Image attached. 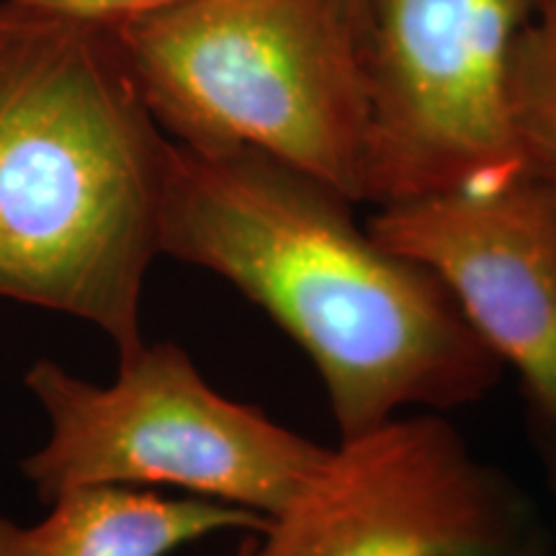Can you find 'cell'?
Wrapping results in <instances>:
<instances>
[{
	"label": "cell",
	"mask_w": 556,
	"mask_h": 556,
	"mask_svg": "<svg viewBox=\"0 0 556 556\" xmlns=\"http://www.w3.org/2000/svg\"><path fill=\"white\" fill-rule=\"evenodd\" d=\"M353 206L258 152L170 139L160 255L225 278L302 348L338 441L413 407L471 405L505 371L441 278L381 245Z\"/></svg>",
	"instance_id": "cell-1"
},
{
	"label": "cell",
	"mask_w": 556,
	"mask_h": 556,
	"mask_svg": "<svg viewBox=\"0 0 556 556\" xmlns=\"http://www.w3.org/2000/svg\"><path fill=\"white\" fill-rule=\"evenodd\" d=\"M168 160L114 29L0 0V299L139 351Z\"/></svg>",
	"instance_id": "cell-2"
},
{
	"label": "cell",
	"mask_w": 556,
	"mask_h": 556,
	"mask_svg": "<svg viewBox=\"0 0 556 556\" xmlns=\"http://www.w3.org/2000/svg\"><path fill=\"white\" fill-rule=\"evenodd\" d=\"M114 34L173 142L258 152L364 201L366 86L351 0H186Z\"/></svg>",
	"instance_id": "cell-3"
},
{
	"label": "cell",
	"mask_w": 556,
	"mask_h": 556,
	"mask_svg": "<svg viewBox=\"0 0 556 556\" xmlns=\"http://www.w3.org/2000/svg\"><path fill=\"white\" fill-rule=\"evenodd\" d=\"M24 387L50 417V438L21 462L37 497L80 486H139L276 518L330 448L229 400L176 343H144L93 384L52 358L26 368Z\"/></svg>",
	"instance_id": "cell-4"
},
{
	"label": "cell",
	"mask_w": 556,
	"mask_h": 556,
	"mask_svg": "<svg viewBox=\"0 0 556 556\" xmlns=\"http://www.w3.org/2000/svg\"><path fill=\"white\" fill-rule=\"evenodd\" d=\"M536 0H364V201L448 191L526 165L507 75Z\"/></svg>",
	"instance_id": "cell-5"
},
{
	"label": "cell",
	"mask_w": 556,
	"mask_h": 556,
	"mask_svg": "<svg viewBox=\"0 0 556 556\" xmlns=\"http://www.w3.org/2000/svg\"><path fill=\"white\" fill-rule=\"evenodd\" d=\"M533 531L513 484L426 409L338 441L253 546L255 556H507Z\"/></svg>",
	"instance_id": "cell-6"
},
{
	"label": "cell",
	"mask_w": 556,
	"mask_h": 556,
	"mask_svg": "<svg viewBox=\"0 0 556 556\" xmlns=\"http://www.w3.org/2000/svg\"><path fill=\"white\" fill-rule=\"evenodd\" d=\"M420 263L484 345L518 374L539 426H556V184L528 165L377 206L366 222Z\"/></svg>",
	"instance_id": "cell-7"
},
{
	"label": "cell",
	"mask_w": 556,
	"mask_h": 556,
	"mask_svg": "<svg viewBox=\"0 0 556 556\" xmlns=\"http://www.w3.org/2000/svg\"><path fill=\"white\" fill-rule=\"evenodd\" d=\"M47 507L29 526L0 510V556H170L217 533L268 526L242 507L139 486H80Z\"/></svg>",
	"instance_id": "cell-8"
},
{
	"label": "cell",
	"mask_w": 556,
	"mask_h": 556,
	"mask_svg": "<svg viewBox=\"0 0 556 556\" xmlns=\"http://www.w3.org/2000/svg\"><path fill=\"white\" fill-rule=\"evenodd\" d=\"M507 103L523 163L556 184V0H536L513 47Z\"/></svg>",
	"instance_id": "cell-9"
},
{
	"label": "cell",
	"mask_w": 556,
	"mask_h": 556,
	"mask_svg": "<svg viewBox=\"0 0 556 556\" xmlns=\"http://www.w3.org/2000/svg\"><path fill=\"white\" fill-rule=\"evenodd\" d=\"M13 3L26 5V9L52 13V16H65L83 24L106 26V29H119L129 21L155 16V13L170 11L186 0H13Z\"/></svg>",
	"instance_id": "cell-10"
},
{
	"label": "cell",
	"mask_w": 556,
	"mask_h": 556,
	"mask_svg": "<svg viewBox=\"0 0 556 556\" xmlns=\"http://www.w3.org/2000/svg\"><path fill=\"white\" fill-rule=\"evenodd\" d=\"M507 556H556V548L548 544L539 531H533L531 536L516 548V552H510Z\"/></svg>",
	"instance_id": "cell-11"
},
{
	"label": "cell",
	"mask_w": 556,
	"mask_h": 556,
	"mask_svg": "<svg viewBox=\"0 0 556 556\" xmlns=\"http://www.w3.org/2000/svg\"><path fill=\"white\" fill-rule=\"evenodd\" d=\"M541 430H544V438H546L548 469H552V486H554V495H556V426H546Z\"/></svg>",
	"instance_id": "cell-12"
},
{
	"label": "cell",
	"mask_w": 556,
	"mask_h": 556,
	"mask_svg": "<svg viewBox=\"0 0 556 556\" xmlns=\"http://www.w3.org/2000/svg\"><path fill=\"white\" fill-rule=\"evenodd\" d=\"M235 556H255V546H253V539H248L245 544H242L240 548H238V554Z\"/></svg>",
	"instance_id": "cell-13"
},
{
	"label": "cell",
	"mask_w": 556,
	"mask_h": 556,
	"mask_svg": "<svg viewBox=\"0 0 556 556\" xmlns=\"http://www.w3.org/2000/svg\"><path fill=\"white\" fill-rule=\"evenodd\" d=\"M351 3H353V5H356V9H358V11H364V0H351Z\"/></svg>",
	"instance_id": "cell-14"
}]
</instances>
